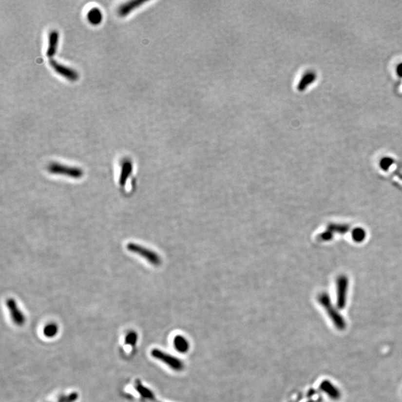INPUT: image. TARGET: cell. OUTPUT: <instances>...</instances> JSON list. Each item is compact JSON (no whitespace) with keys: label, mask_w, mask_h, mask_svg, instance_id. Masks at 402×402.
<instances>
[{"label":"cell","mask_w":402,"mask_h":402,"mask_svg":"<svg viewBox=\"0 0 402 402\" xmlns=\"http://www.w3.org/2000/svg\"><path fill=\"white\" fill-rule=\"evenodd\" d=\"M49 173L56 175L66 176L72 178L79 179L84 175V172L80 168L65 166L60 163H52L47 166Z\"/></svg>","instance_id":"6da1fadb"},{"label":"cell","mask_w":402,"mask_h":402,"mask_svg":"<svg viewBox=\"0 0 402 402\" xmlns=\"http://www.w3.org/2000/svg\"><path fill=\"white\" fill-rule=\"evenodd\" d=\"M319 302L321 306H324V309L326 311L327 314L329 316L330 318L333 321L335 326L338 329L343 330L345 328V324L344 319L341 317V314H338V311L334 308V306L330 301L329 297L326 293H321L319 296Z\"/></svg>","instance_id":"7a4b0ae2"},{"label":"cell","mask_w":402,"mask_h":402,"mask_svg":"<svg viewBox=\"0 0 402 402\" xmlns=\"http://www.w3.org/2000/svg\"><path fill=\"white\" fill-rule=\"evenodd\" d=\"M127 249L133 253L139 255L153 266H159L162 263V259L156 252L145 247L141 246L138 244L128 243L127 245Z\"/></svg>","instance_id":"3957f363"},{"label":"cell","mask_w":402,"mask_h":402,"mask_svg":"<svg viewBox=\"0 0 402 402\" xmlns=\"http://www.w3.org/2000/svg\"><path fill=\"white\" fill-rule=\"evenodd\" d=\"M151 355L153 358L163 362L164 364L167 365L173 370L179 372V371L183 370L184 368V365L180 360L177 359L176 357L166 353L163 351L159 350L157 348L152 349Z\"/></svg>","instance_id":"277c9868"},{"label":"cell","mask_w":402,"mask_h":402,"mask_svg":"<svg viewBox=\"0 0 402 402\" xmlns=\"http://www.w3.org/2000/svg\"><path fill=\"white\" fill-rule=\"evenodd\" d=\"M6 306L9 311L11 320L15 325L22 326L25 324L26 319L25 314L22 313L18 306V303L14 299H8L6 301Z\"/></svg>","instance_id":"5b68a950"},{"label":"cell","mask_w":402,"mask_h":402,"mask_svg":"<svg viewBox=\"0 0 402 402\" xmlns=\"http://www.w3.org/2000/svg\"><path fill=\"white\" fill-rule=\"evenodd\" d=\"M348 283V279L345 276H339L337 280V303L340 308H344L346 303Z\"/></svg>","instance_id":"8992f818"},{"label":"cell","mask_w":402,"mask_h":402,"mask_svg":"<svg viewBox=\"0 0 402 402\" xmlns=\"http://www.w3.org/2000/svg\"><path fill=\"white\" fill-rule=\"evenodd\" d=\"M49 62H50L51 66L54 70H56V73L63 76L67 80H70V81H76L78 79L79 75L76 70H73L70 67H67V66H64L61 63H57L56 60H53V59H51Z\"/></svg>","instance_id":"52a82bcc"},{"label":"cell","mask_w":402,"mask_h":402,"mask_svg":"<svg viewBox=\"0 0 402 402\" xmlns=\"http://www.w3.org/2000/svg\"><path fill=\"white\" fill-rule=\"evenodd\" d=\"M133 172V163L130 159H125L122 162V169H121V172H120L119 179H118V183L120 186H125L127 181L130 176L131 175Z\"/></svg>","instance_id":"ba28073f"},{"label":"cell","mask_w":402,"mask_h":402,"mask_svg":"<svg viewBox=\"0 0 402 402\" xmlns=\"http://www.w3.org/2000/svg\"><path fill=\"white\" fill-rule=\"evenodd\" d=\"M59 34L57 31H52L49 35V46L46 50V56L49 58L55 56L57 52V45H58Z\"/></svg>","instance_id":"9c48e42d"},{"label":"cell","mask_w":402,"mask_h":402,"mask_svg":"<svg viewBox=\"0 0 402 402\" xmlns=\"http://www.w3.org/2000/svg\"><path fill=\"white\" fill-rule=\"evenodd\" d=\"M144 3H145L144 1H136H136H131V2L122 4V5L118 8V15H119L120 17H122V18L128 16L133 11L139 8L141 5Z\"/></svg>","instance_id":"30bf717a"},{"label":"cell","mask_w":402,"mask_h":402,"mask_svg":"<svg viewBox=\"0 0 402 402\" xmlns=\"http://www.w3.org/2000/svg\"><path fill=\"white\" fill-rule=\"evenodd\" d=\"M135 389L142 399H145V400L152 401V402H155V400H156V397H155L153 392L149 388L146 387L145 385L142 384L139 381H136V382H135Z\"/></svg>","instance_id":"8fae6325"},{"label":"cell","mask_w":402,"mask_h":402,"mask_svg":"<svg viewBox=\"0 0 402 402\" xmlns=\"http://www.w3.org/2000/svg\"><path fill=\"white\" fill-rule=\"evenodd\" d=\"M173 347L180 353H186L190 349V344L186 338L181 335H177L173 338Z\"/></svg>","instance_id":"7c38bea8"},{"label":"cell","mask_w":402,"mask_h":402,"mask_svg":"<svg viewBox=\"0 0 402 402\" xmlns=\"http://www.w3.org/2000/svg\"><path fill=\"white\" fill-rule=\"evenodd\" d=\"M87 18L92 25H99L102 21V13L98 8H93L87 13Z\"/></svg>","instance_id":"4fadbf2b"},{"label":"cell","mask_w":402,"mask_h":402,"mask_svg":"<svg viewBox=\"0 0 402 402\" xmlns=\"http://www.w3.org/2000/svg\"><path fill=\"white\" fill-rule=\"evenodd\" d=\"M58 331V325L55 323H50L45 325L43 331V335L47 338H53L57 335Z\"/></svg>","instance_id":"5bb4252c"},{"label":"cell","mask_w":402,"mask_h":402,"mask_svg":"<svg viewBox=\"0 0 402 402\" xmlns=\"http://www.w3.org/2000/svg\"><path fill=\"white\" fill-rule=\"evenodd\" d=\"M321 387L331 397L334 398V399L339 397L340 393L338 389L333 386V385L330 383L329 382H324V383H322Z\"/></svg>","instance_id":"9a60e30c"},{"label":"cell","mask_w":402,"mask_h":402,"mask_svg":"<svg viewBox=\"0 0 402 402\" xmlns=\"http://www.w3.org/2000/svg\"><path fill=\"white\" fill-rule=\"evenodd\" d=\"M125 342L130 346H136L138 342V334L135 331H131L126 334Z\"/></svg>","instance_id":"2e32d148"},{"label":"cell","mask_w":402,"mask_h":402,"mask_svg":"<svg viewBox=\"0 0 402 402\" xmlns=\"http://www.w3.org/2000/svg\"><path fill=\"white\" fill-rule=\"evenodd\" d=\"M78 398L77 393H71L66 396H62L57 402H76Z\"/></svg>","instance_id":"e0dca14e"},{"label":"cell","mask_w":402,"mask_h":402,"mask_svg":"<svg viewBox=\"0 0 402 402\" xmlns=\"http://www.w3.org/2000/svg\"><path fill=\"white\" fill-rule=\"evenodd\" d=\"M364 237L365 232L363 230L357 229L354 232L353 238L356 241H362V240L364 239Z\"/></svg>","instance_id":"ac0fdd59"},{"label":"cell","mask_w":402,"mask_h":402,"mask_svg":"<svg viewBox=\"0 0 402 402\" xmlns=\"http://www.w3.org/2000/svg\"><path fill=\"white\" fill-rule=\"evenodd\" d=\"M396 74L400 77H402V63L398 64L396 67Z\"/></svg>","instance_id":"d6986e66"}]
</instances>
